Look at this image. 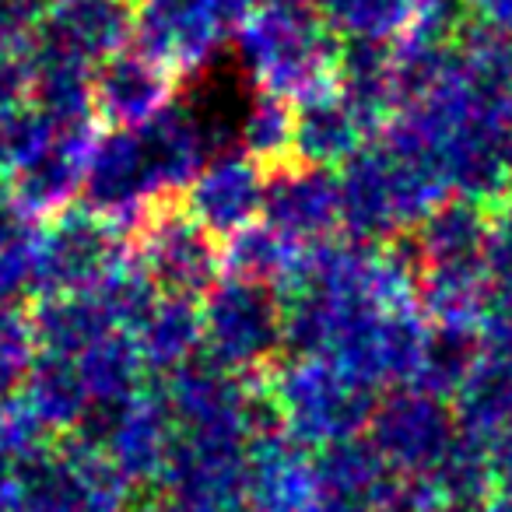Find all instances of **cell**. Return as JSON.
<instances>
[{
    "instance_id": "obj_1",
    "label": "cell",
    "mask_w": 512,
    "mask_h": 512,
    "mask_svg": "<svg viewBox=\"0 0 512 512\" xmlns=\"http://www.w3.org/2000/svg\"><path fill=\"white\" fill-rule=\"evenodd\" d=\"M239 60L267 92H313L337 74L344 39L316 0H264L235 36Z\"/></svg>"
},
{
    "instance_id": "obj_2",
    "label": "cell",
    "mask_w": 512,
    "mask_h": 512,
    "mask_svg": "<svg viewBox=\"0 0 512 512\" xmlns=\"http://www.w3.org/2000/svg\"><path fill=\"white\" fill-rule=\"evenodd\" d=\"M235 36L239 29L225 0H137L134 46L162 60L169 71L207 64Z\"/></svg>"
},
{
    "instance_id": "obj_3",
    "label": "cell",
    "mask_w": 512,
    "mask_h": 512,
    "mask_svg": "<svg viewBox=\"0 0 512 512\" xmlns=\"http://www.w3.org/2000/svg\"><path fill=\"white\" fill-rule=\"evenodd\" d=\"M134 0H50L39 39L99 67L134 43Z\"/></svg>"
},
{
    "instance_id": "obj_4",
    "label": "cell",
    "mask_w": 512,
    "mask_h": 512,
    "mask_svg": "<svg viewBox=\"0 0 512 512\" xmlns=\"http://www.w3.org/2000/svg\"><path fill=\"white\" fill-rule=\"evenodd\" d=\"M172 92V71L130 43L127 50L106 57L92 74V99L109 116H151Z\"/></svg>"
},
{
    "instance_id": "obj_5",
    "label": "cell",
    "mask_w": 512,
    "mask_h": 512,
    "mask_svg": "<svg viewBox=\"0 0 512 512\" xmlns=\"http://www.w3.org/2000/svg\"><path fill=\"white\" fill-rule=\"evenodd\" d=\"M320 15L341 39L393 43L414 18L411 0H316Z\"/></svg>"
},
{
    "instance_id": "obj_6",
    "label": "cell",
    "mask_w": 512,
    "mask_h": 512,
    "mask_svg": "<svg viewBox=\"0 0 512 512\" xmlns=\"http://www.w3.org/2000/svg\"><path fill=\"white\" fill-rule=\"evenodd\" d=\"M50 11V0H0V50H29Z\"/></svg>"
},
{
    "instance_id": "obj_7",
    "label": "cell",
    "mask_w": 512,
    "mask_h": 512,
    "mask_svg": "<svg viewBox=\"0 0 512 512\" xmlns=\"http://www.w3.org/2000/svg\"><path fill=\"white\" fill-rule=\"evenodd\" d=\"M470 22L512 36V0H463Z\"/></svg>"
},
{
    "instance_id": "obj_8",
    "label": "cell",
    "mask_w": 512,
    "mask_h": 512,
    "mask_svg": "<svg viewBox=\"0 0 512 512\" xmlns=\"http://www.w3.org/2000/svg\"><path fill=\"white\" fill-rule=\"evenodd\" d=\"M134 4H137V0H134Z\"/></svg>"
}]
</instances>
